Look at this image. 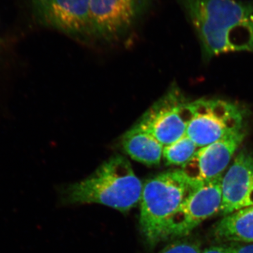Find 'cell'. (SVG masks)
<instances>
[{"label": "cell", "mask_w": 253, "mask_h": 253, "mask_svg": "<svg viewBox=\"0 0 253 253\" xmlns=\"http://www.w3.org/2000/svg\"><path fill=\"white\" fill-rule=\"evenodd\" d=\"M209 56L253 52V4L237 0H180Z\"/></svg>", "instance_id": "cell-1"}, {"label": "cell", "mask_w": 253, "mask_h": 253, "mask_svg": "<svg viewBox=\"0 0 253 253\" xmlns=\"http://www.w3.org/2000/svg\"><path fill=\"white\" fill-rule=\"evenodd\" d=\"M142 190L130 163L116 156L88 177L68 186L64 200L68 204H99L126 212L140 202Z\"/></svg>", "instance_id": "cell-2"}, {"label": "cell", "mask_w": 253, "mask_h": 253, "mask_svg": "<svg viewBox=\"0 0 253 253\" xmlns=\"http://www.w3.org/2000/svg\"><path fill=\"white\" fill-rule=\"evenodd\" d=\"M194 189L196 187L181 169L161 173L143 184L140 226L150 244L166 240L168 223Z\"/></svg>", "instance_id": "cell-3"}, {"label": "cell", "mask_w": 253, "mask_h": 253, "mask_svg": "<svg viewBox=\"0 0 253 253\" xmlns=\"http://www.w3.org/2000/svg\"><path fill=\"white\" fill-rule=\"evenodd\" d=\"M191 116L186 134L199 148L242 130L244 116L236 105L219 99L190 102Z\"/></svg>", "instance_id": "cell-4"}, {"label": "cell", "mask_w": 253, "mask_h": 253, "mask_svg": "<svg viewBox=\"0 0 253 253\" xmlns=\"http://www.w3.org/2000/svg\"><path fill=\"white\" fill-rule=\"evenodd\" d=\"M191 116L190 102L173 89L156 101L137 124L166 146L185 135Z\"/></svg>", "instance_id": "cell-5"}, {"label": "cell", "mask_w": 253, "mask_h": 253, "mask_svg": "<svg viewBox=\"0 0 253 253\" xmlns=\"http://www.w3.org/2000/svg\"><path fill=\"white\" fill-rule=\"evenodd\" d=\"M222 177L207 181L188 195L168 223L166 239L187 235L206 219L219 212Z\"/></svg>", "instance_id": "cell-6"}, {"label": "cell", "mask_w": 253, "mask_h": 253, "mask_svg": "<svg viewBox=\"0 0 253 253\" xmlns=\"http://www.w3.org/2000/svg\"><path fill=\"white\" fill-rule=\"evenodd\" d=\"M154 0H90L93 36L119 38L131 29L150 9Z\"/></svg>", "instance_id": "cell-7"}, {"label": "cell", "mask_w": 253, "mask_h": 253, "mask_svg": "<svg viewBox=\"0 0 253 253\" xmlns=\"http://www.w3.org/2000/svg\"><path fill=\"white\" fill-rule=\"evenodd\" d=\"M244 137L245 133L240 130L199 148L189 162L182 166L181 170L196 188L223 176Z\"/></svg>", "instance_id": "cell-8"}, {"label": "cell", "mask_w": 253, "mask_h": 253, "mask_svg": "<svg viewBox=\"0 0 253 253\" xmlns=\"http://www.w3.org/2000/svg\"><path fill=\"white\" fill-rule=\"evenodd\" d=\"M90 0H34L40 18L46 25L76 37L93 36Z\"/></svg>", "instance_id": "cell-9"}, {"label": "cell", "mask_w": 253, "mask_h": 253, "mask_svg": "<svg viewBox=\"0 0 253 253\" xmlns=\"http://www.w3.org/2000/svg\"><path fill=\"white\" fill-rule=\"evenodd\" d=\"M253 206V153L240 151L221 181L223 216Z\"/></svg>", "instance_id": "cell-10"}, {"label": "cell", "mask_w": 253, "mask_h": 253, "mask_svg": "<svg viewBox=\"0 0 253 253\" xmlns=\"http://www.w3.org/2000/svg\"><path fill=\"white\" fill-rule=\"evenodd\" d=\"M121 145L128 156L146 166H157L162 160L163 145L137 123L125 133Z\"/></svg>", "instance_id": "cell-11"}, {"label": "cell", "mask_w": 253, "mask_h": 253, "mask_svg": "<svg viewBox=\"0 0 253 253\" xmlns=\"http://www.w3.org/2000/svg\"><path fill=\"white\" fill-rule=\"evenodd\" d=\"M214 234L221 241L253 243V206L224 216L214 226Z\"/></svg>", "instance_id": "cell-12"}, {"label": "cell", "mask_w": 253, "mask_h": 253, "mask_svg": "<svg viewBox=\"0 0 253 253\" xmlns=\"http://www.w3.org/2000/svg\"><path fill=\"white\" fill-rule=\"evenodd\" d=\"M199 149V146L185 134L172 144L164 146L163 158L169 166H183L189 162Z\"/></svg>", "instance_id": "cell-13"}, {"label": "cell", "mask_w": 253, "mask_h": 253, "mask_svg": "<svg viewBox=\"0 0 253 253\" xmlns=\"http://www.w3.org/2000/svg\"><path fill=\"white\" fill-rule=\"evenodd\" d=\"M159 253H202V252L197 244L184 242L171 245Z\"/></svg>", "instance_id": "cell-14"}, {"label": "cell", "mask_w": 253, "mask_h": 253, "mask_svg": "<svg viewBox=\"0 0 253 253\" xmlns=\"http://www.w3.org/2000/svg\"><path fill=\"white\" fill-rule=\"evenodd\" d=\"M231 253H253V243L230 247Z\"/></svg>", "instance_id": "cell-15"}, {"label": "cell", "mask_w": 253, "mask_h": 253, "mask_svg": "<svg viewBox=\"0 0 253 253\" xmlns=\"http://www.w3.org/2000/svg\"><path fill=\"white\" fill-rule=\"evenodd\" d=\"M202 253H231L230 247L226 246H212L205 250Z\"/></svg>", "instance_id": "cell-16"}]
</instances>
